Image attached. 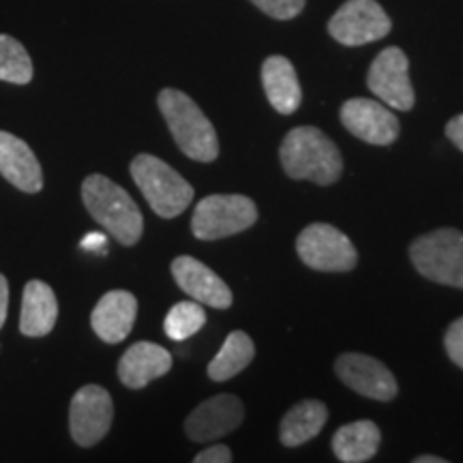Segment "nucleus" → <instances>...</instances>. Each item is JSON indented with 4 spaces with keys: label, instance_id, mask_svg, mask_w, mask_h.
<instances>
[{
    "label": "nucleus",
    "instance_id": "nucleus-6",
    "mask_svg": "<svg viewBox=\"0 0 463 463\" xmlns=\"http://www.w3.org/2000/svg\"><path fill=\"white\" fill-rule=\"evenodd\" d=\"M258 222L256 202L239 194H215L200 200L191 217V232L200 241H219L245 232Z\"/></svg>",
    "mask_w": 463,
    "mask_h": 463
},
{
    "label": "nucleus",
    "instance_id": "nucleus-12",
    "mask_svg": "<svg viewBox=\"0 0 463 463\" xmlns=\"http://www.w3.org/2000/svg\"><path fill=\"white\" fill-rule=\"evenodd\" d=\"M335 372L345 386L358 395L375 399V402H391L397 397V380L384 363L367 354L347 352L335 363Z\"/></svg>",
    "mask_w": 463,
    "mask_h": 463
},
{
    "label": "nucleus",
    "instance_id": "nucleus-10",
    "mask_svg": "<svg viewBox=\"0 0 463 463\" xmlns=\"http://www.w3.org/2000/svg\"><path fill=\"white\" fill-rule=\"evenodd\" d=\"M367 86L378 99L399 112L414 108V89L410 82V62L403 50H382L367 73Z\"/></svg>",
    "mask_w": 463,
    "mask_h": 463
},
{
    "label": "nucleus",
    "instance_id": "nucleus-16",
    "mask_svg": "<svg viewBox=\"0 0 463 463\" xmlns=\"http://www.w3.org/2000/svg\"><path fill=\"white\" fill-rule=\"evenodd\" d=\"M0 174L24 194H39L43 170L31 146L14 133L0 131Z\"/></svg>",
    "mask_w": 463,
    "mask_h": 463
},
{
    "label": "nucleus",
    "instance_id": "nucleus-13",
    "mask_svg": "<svg viewBox=\"0 0 463 463\" xmlns=\"http://www.w3.org/2000/svg\"><path fill=\"white\" fill-rule=\"evenodd\" d=\"M245 419V405L236 395H215L200 403L184 420V431L194 442H211L239 430Z\"/></svg>",
    "mask_w": 463,
    "mask_h": 463
},
{
    "label": "nucleus",
    "instance_id": "nucleus-7",
    "mask_svg": "<svg viewBox=\"0 0 463 463\" xmlns=\"http://www.w3.org/2000/svg\"><path fill=\"white\" fill-rule=\"evenodd\" d=\"M297 251L309 269L324 273H347L358 262L352 241L331 223L307 225L297 239Z\"/></svg>",
    "mask_w": 463,
    "mask_h": 463
},
{
    "label": "nucleus",
    "instance_id": "nucleus-5",
    "mask_svg": "<svg viewBox=\"0 0 463 463\" xmlns=\"http://www.w3.org/2000/svg\"><path fill=\"white\" fill-rule=\"evenodd\" d=\"M410 260L430 281L463 289V232L439 228L410 245Z\"/></svg>",
    "mask_w": 463,
    "mask_h": 463
},
{
    "label": "nucleus",
    "instance_id": "nucleus-15",
    "mask_svg": "<svg viewBox=\"0 0 463 463\" xmlns=\"http://www.w3.org/2000/svg\"><path fill=\"white\" fill-rule=\"evenodd\" d=\"M137 317V300L127 289H112L103 294L92 309L90 324L97 337L106 344H120L131 333Z\"/></svg>",
    "mask_w": 463,
    "mask_h": 463
},
{
    "label": "nucleus",
    "instance_id": "nucleus-31",
    "mask_svg": "<svg viewBox=\"0 0 463 463\" xmlns=\"http://www.w3.org/2000/svg\"><path fill=\"white\" fill-rule=\"evenodd\" d=\"M414 463H447V459H442V457H436V455H420L416 457Z\"/></svg>",
    "mask_w": 463,
    "mask_h": 463
},
{
    "label": "nucleus",
    "instance_id": "nucleus-20",
    "mask_svg": "<svg viewBox=\"0 0 463 463\" xmlns=\"http://www.w3.org/2000/svg\"><path fill=\"white\" fill-rule=\"evenodd\" d=\"M380 442V427L373 420H356L335 431L333 453L344 463H363L373 459Z\"/></svg>",
    "mask_w": 463,
    "mask_h": 463
},
{
    "label": "nucleus",
    "instance_id": "nucleus-2",
    "mask_svg": "<svg viewBox=\"0 0 463 463\" xmlns=\"http://www.w3.org/2000/svg\"><path fill=\"white\" fill-rule=\"evenodd\" d=\"M82 202L92 219L120 245L133 247L142 239L144 217L127 191L103 174H90L82 183Z\"/></svg>",
    "mask_w": 463,
    "mask_h": 463
},
{
    "label": "nucleus",
    "instance_id": "nucleus-18",
    "mask_svg": "<svg viewBox=\"0 0 463 463\" xmlns=\"http://www.w3.org/2000/svg\"><path fill=\"white\" fill-rule=\"evenodd\" d=\"M58 300L54 289L48 283L33 279L26 283L22 297L20 331L26 337H45L56 326Z\"/></svg>",
    "mask_w": 463,
    "mask_h": 463
},
{
    "label": "nucleus",
    "instance_id": "nucleus-21",
    "mask_svg": "<svg viewBox=\"0 0 463 463\" xmlns=\"http://www.w3.org/2000/svg\"><path fill=\"white\" fill-rule=\"evenodd\" d=\"M328 420V408L317 399H305L289 408L279 427V438L286 447H300L322 431Z\"/></svg>",
    "mask_w": 463,
    "mask_h": 463
},
{
    "label": "nucleus",
    "instance_id": "nucleus-22",
    "mask_svg": "<svg viewBox=\"0 0 463 463\" xmlns=\"http://www.w3.org/2000/svg\"><path fill=\"white\" fill-rule=\"evenodd\" d=\"M256 356V345L251 337L242 331H234L223 341L222 350L208 364V378L215 382H225L234 375H239L242 369L249 367V363Z\"/></svg>",
    "mask_w": 463,
    "mask_h": 463
},
{
    "label": "nucleus",
    "instance_id": "nucleus-23",
    "mask_svg": "<svg viewBox=\"0 0 463 463\" xmlns=\"http://www.w3.org/2000/svg\"><path fill=\"white\" fill-rule=\"evenodd\" d=\"M0 80L28 84L33 80V61L24 45L9 34H0Z\"/></svg>",
    "mask_w": 463,
    "mask_h": 463
},
{
    "label": "nucleus",
    "instance_id": "nucleus-26",
    "mask_svg": "<svg viewBox=\"0 0 463 463\" xmlns=\"http://www.w3.org/2000/svg\"><path fill=\"white\" fill-rule=\"evenodd\" d=\"M444 347H447V354L457 367L463 369V317L455 320L449 326L447 335H444Z\"/></svg>",
    "mask_w": 463,
    "mask_h": 463
},
{
    "label": "nucleus",
    "instance_id": "nucleus-17",
    "mask_svg": "<svg viewBox=\"0 0 463 463\" xmlns=\"http://www.w3.org/2000/svg\"><path fill=\"white\" fill-rule=\"evenodd\" d=\"M172 369V354L157 344L137 341L118 361V378L129 389H144Z\"/></svg>",
    "mask_w": 463,
    "mask_h": 463
},
{
    "label": "nucleus",
    "instance_id": "nucleus-30",
    "mask_svg": "<svg viewBox=\"0 0 463 463\" xmlns=\"http://www.w3.org/2000/svg\"><path fill=\"white\" fill-rule=\"evenodd\" d=\"M7 309H9V281L7 277L0 275V328L7 322Z\"/></svg>",
    "mask_w": 463,
    "mask_h": 463
},
{
    "label": "nucleus",
    "instance_id": "nucleus-14",
    "mask_svg": "<svg viewBox=\"0 0 463 463\" xmlns=\"http://www.w3.org/2000/svg\"><path fill=\"white\" fill-rule=\"evenodd\" d=\"M172 277L178 288L202 305L228 309L232 307V292L222 277L211 266L191 256H181L172 262Z\"/></svg>",
    "mask_w": 463,
    "mask_h": 463
},
{
    "label": "nucleus",
    "instance_id": "nucleus-9",
    "mask_svg": "<svg viewBox=\"0 0 463 463\" xmlns=\"http://www.w3.org/2000/svg\"><path fill=\"white\" fill-rule=\"evenodd\" d=\"M114 419L109 392L99 384H86L75 392L69 408V430L75 444L89 449L108 436Z\"/></svg>",
    "mask_w": 463,
    "mask_h": 463
},
{
    "label": "nucleus",
    "instance_id": "nucleus-25",
    "mask_svg": "<svg viewBox=\"0 0 463 463\" xmlns=\"http://www.w3.org/2000/svg\"><path fill=\"white\" fill-rule=\"evenodd\" d=\"M251 3L275 20H292L305 9V0H251Z\"/></svg>",
    "mask_w": 463,
    "mask_h": 463
},
{
    "label": "nucleus",
    "instance_id": "nucleus-3",
    "mask_svg": "<svg viewBox=\"0 0 463 463\" xmlns=\"http://www.w3.org/2000/svg\"><path fill=\"white\" fill-rule=\"evenodd\" d=\"M157 103L174 142L189 159L211 164L219 157L215 127L189 95L176 89H164L159 92Z\"/></svg>",
    "mask_w": 463,
    "mask_h": 463
},
{
    "label": "nucleus",
    "instance_id": "nucleus-27",
    "mask_svg": "<svg viewBox=\"0 0 463 463\" xmlns=\"http://www.w3.org/2000/svg\"><path fill=\"white\" fill-rule=\"evenodd\" d=\"M195 463H230L232 461V450L225 444H213L195 455Z\"/></svg>",
    "mask_w": 463,
    "mask_h": 463
},
{
    "label": "nucleus",
    "instance_id": "nucleus-8",
    "mask_svg": "<svg viewBox=\"0 0 463 463\" xmlns=\"http://www.w3.org/2000/svg\"><path fill=\"white\" fill-rule=\"evenodd\" d=\"M391 17L375 0H347L328 22L335 42L347 48L373 43L391 33Z\"/></svg>",
    "mask_w": 463,
    "mask_h": 463
},
{
    "label": "nucleus",
    "instance_id": "nucleus-11",
    "mask_svg": "<svg viewBox=\"0 0 463 463\" xmlns=\"http://www.w3.org/2000/svg\"><path fill=\"white\" fill-rule=\"evenodd\" d=\"M341 123L358 140L375 144V146H389L399 137V120L391 112L389 106L373 99H347L341 106Z\"/></svg>",
    "mask_w": 463,
    "mask_h": 463
},
{
    "label": "nucleus",
    "instance_id": "nucleus-4",
    "mask_svg": "<svg viewBox=\"0 0 463 463\" xmlns=\"http://www.w3.org/2000/svg\"><path fill=\"white\" fill-rule=\"evenodd\" d=\"M131 176L155 215L164 219L178 217L194 200V187L155 155H137L131 161Z\"/></svg>",
    "mask_w": 463,
    "mask_h": 463
},
{
    "label": "nucleus",
    "instance_id": "nucleus-24",
    "mask_svg": "<svg viewBox=\"0 0 463 463\" xmlns=\"http://www.w3.org/2000/svg\"><path fill=\"white\" fill-rule=\"evenodd\" d=\"M206 324V311L198 300H184V303L174 305L167 311L164 328L165 335L174 341H184L195 335Z\"/></svg>",
    "mask_w": 463,
    "mask_h": 463
},
{
    "label": "nucleus",
    "instance_id": "nucleus-28",
    "mask_svg": "<svg viewBox=\"0 0 463 463\" xmlns=\"http://www.w3.org/2000/svg\"><path fill=\"white\" fill-rule=\"evenodd\" d=\"M80 247L84 249V251H97V253H106V247H108V236L101 234V232H90V234H86L82 242H80Z\"/></svg>",
    "mask_w": 463,
    "mask_h": 463
},
{
    "label": "nucleus",
    "instance_id": "nucleus-1",
    "mask_svg": "<svg viewBox=\"0 0 463 463\" xmlns=\"http://www.w3.org/2000/svg\"><path fill=\"white\" fill-rule=\"evenodd\" d=\"M281 165L294 181L333 184L344 172L339 148L317 127H297L283 137L279 148Z\"/></svg>",
    "mask_w": 463,
    "mask_h": 463
},
{
    "label": "nucleus",
    "instance_id": "nucleus-19",
    "mask_svg": "<svg viewBox=\"0 0 463 463\" xmlns=\"http://www.w3.org/2000/svg\"><path fill=\"white\" fill-rule=\"evenodd\" d=\"M262 84L270 106L279 114L297 112L303 101L297 69L286 56H269L262 65Z\"/></svg>",
    "mask_w": 463,
    "mask_h": 463
},
{
    "label": "nucleus",
    "instance_id": "nucleus-29",
    "mask_svg": "<svg viewBox=\"0 0 463 463\" xmlns=\"http://www.w3.org/2000/svg\"><path fill=\"white\" fill-rule=\"evenodd\" d=\"M447 136H449V140L453 142L455 146L459 148L461 153H463V114L455 116V118L449 120V125H447Z\"/></svg>",
    "mask_w": 463,
    "mask_h": 463
}]
</instances>
